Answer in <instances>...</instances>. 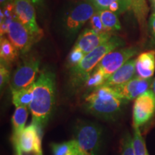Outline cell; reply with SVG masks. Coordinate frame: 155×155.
<instances>
[{
	"instance_id": "obj_14",
	"label": "cell",
	"mask_w": 155,
	"mask_h": 155,
	"mask_svg": "<svg viewBox=\"0 0 155 155\" xmlns=\"http://www.w3.org/2000/svg\"><path fill=\"white\" fill-rule=\"evenodd\" d=\"M135 59L127 61L123 66L108 77L104 86L114 87L128 82L135 77Z\"/></svg>"
},
{
	"instance_id": "obj_24",
	"label": "cell",
	"mask_w": 155,
	"mask_h": 155,
	"mask_svg": "<svg viewBox=\"0 0 155 155\" xmlns=\"http://www.w3.org/2000/svg\"><path fill=\"white\" fill-rule=\"evenodd\" d=\"M85 55L86 54L83 53L80 48L74 45L68 57V64L72 68L81 63Z\"/></svg>"
},
{
	"instance_id": "obj_26",
	"label": "cell",
	"mask_w": 155,
	"mask_h": 155,
	"mask_svg": "<svg viewBox=\"0 0 155 155\" xmlns=\"http://www.w3.org/2000/svg\"><path fill=\"white\" fill-rule=\"evenodd\" d=\"M121 155H136L133 137L129 134H127L121 140Z\"/></svg>"
},
{
	"instance_id": "obj_2",
	"label": "cell",
	"mask_w": 155,
	"mask_h": 155,
	"mask_svg": "<svg viewBox=\"0 0 155 155\" xmlns=\"http://www.w3.org/2000/svg\"><path fill=\"white\" fill-rule=\"evenodd\" d=\"M85 101L89 111L104 119H112L117 115L124 103L112 87L105 86L94 89Z\"/></svg>"
},
{
	"instance_id": "obj_32",
	"label": "cell",
	"mask_w": 155,
	"mask_h": 155,
	"mask_svg": "<svg viewBox=\"0 0 155 155\" xmlns=\"http://www.w3.org/2000/svg\"><path fill=\"white\" fill-rule=\"evenodd\" d=\"M152 90L153 91V92H154V94L155 95V78L153 80V83L152 84Z\"/></svg>"
},
{
	"instance_id": "obj_22",
	"label": "cell",
	"mask_w": 155,
	"mask_h": 155,
	"mask_svg": "<svg viewBox=\"0 0 155 155\" xmlns=\"http://www.w3.org/2000/svg\"><path fill=\"white\" fill-rule=\"evenodd\" d=\"M133 144L136 155H149L144 139L138 127H134Z\"/></svg>"
},
{
	"instance_id": "obj_11",
	"label": "cell",
	"mask_w": 155,
	"mask_h": 155,
	"mask_svg": "<svg viewBox=\"0 0 155 155\" xmlns=\"http://www.w3.org/2000/svg\"><path fill=\"white\" fill-rule=\"evenodd\" d=\"M153 80L154 79L152 78L145 79L135 76L128 82L112 88L124 101L127 102L136 99L141 94L149 90V88L152 86Z\"/></svg>"
},
{
	"instance_id": "obj_16",
	"label": "cell",
	"mask_w": 155,
	"mask_h": 155,
	"mask_svg": "<svg viewBox=\"0 0 155 155\" xmlns=\"http://www.w3.org/2000/svg\"><path fill=\"white\" fill-rule=\"evenodd\" d=\"M28 116V110L26 106L16 107L15 111L12 118L13 127V140L19 137L25 128V123Z\"/></svg>"
},
{
	"instance_id": "obj_31",
	"label": "cell",
	"mask_w": 155,
	"mask_h": 155,
	"mask_svg": "<svg viewBox=\"0 0 155 155\" xmlns=\"http://www.w3.org/2000/svg\"><path fill=\"white\" fill-rule=\"evenodd\" d=\"M16 155H38L35 154V153H25V152H16Z\"/></svg>"
},
{
	"instance_id": "obj_7",
	"label": "cell",
	"mask_w": 155,
	"mask_h": 155,
	"mask_svg": "<svg viewBox=\"0 0 155 155\" xmlns=\"http://www.w3.org/2000/svg\"><path fill=\"white\" fill-rule=\"evenodd\" d=\"M42 127L31 123L25 128L19 137L13 140L16 152H22L25 153H35L41 154L42 141Z\"/></svg>"
},
{
	"instance_id": "obj_18",
	"label": "cell",
	"mask_w": 155,
	"mask_h": 155,
	"mask_svg": "<svg viewBox=\"0 0 155 155\" xmlns=\"http://www.w3.org/2000/svg\"><path fill=\"white\" fill-rule=\"evenodd\" d=\"M50 147L53 155H78L80 152V148L75 139L62 143H53Z\"/></svg>"
},
{
	"instance_id": "obj_34",
	"label": "cell",
	"mask_w": 155,
	"mask_h": 155,
	"mask_svg": "<svg viewBox=\"0 0 155 155\" xmlns=\"http://www.w3.org/2000/svg\"><path fill=\"white\" fill-rule=\"evenodd\" d=\"M78 155H88V154H86V153L83 152L82 151L80 150V152H79V154H78Z\"/></svg>"
},
{
	"instance_id": "obj_9",
	"label": "cell",
	"mask_w": 155,
	"mask_h": 155,
	"mask_svg": "<svg viewBox=\"0 0 155 155\" xmlns=\"http://www.w3.org/2000/svg\"><path fill=\"white\" fill-rule=\"evenodd\" d=\"M138 52L139 48L137 47L115 50L110 52L103 58L96 68L101 69L108 78L127 61L131 60V58L137 55Z\"/></svg>"
},
{
	"instance_id": "obj_33",
	"label": "cell",
	"mask_w": 155,
	"mask_h": 155,
	"mask_svg": "<svg viewBox=\"0 0 155 155\" xmlns=\"http://www.w3.org/2000/svg\"><path fill=\"white\" fill-rule=\"evenodd\" d=\"M152 8L153 11H154V13H153V14H155V2H152Z\"/></svg>"
},
{
	"instance_id": "obj_23",
	"label": "cell",
	"mask_w": 155,
	"mask_h": 155,
	"mask_svg": "<svg viewBox=\"0 0 155 155\" xmlns=\"http://www.w3.org/2000/svg\"><path fill=\"white\" fill-rule=\"evenodd\" d=\"M90 1L96 7L97 11L108 9L110 5L116 2L123 4L129 7V9H131V6H132V0H90Z\"/></svg>"
},
{
	"instance_id": "obj_35",
	"label": "cell",
	"mask_w": 155,
	"mask_h": 155,
	"mask_svg": "<svg viewBox=\"0 0 155 155\" xmlns=\"http://www.w3.org/2000/svg\"><path fill=\"white\" fill-rule=\"evenodd\" d=\"M152 2H155V0H152Z\"/></svg>"
},
{
	"instance_id": "obj_10",
	"label": "cell",
	"mask_w": 155,
	"mask_h": 155,
	"mask_svg": "<svg viewBox=\"0 0 155 155\" xmlns=\"http://www.w3.org/2000/svg\"><path fill=\"white\" fill-rule=\"evenodd\" d=\"M7 36L12 43L22 53L28 52L38 38L31 33L17 19L9 23Z\"/></svg>"
},
{
	"instance_id": "obj_21",
	"label": "cell",
	"mask_w": 155,
	"mask_h": 155,
	"mask_svg": "<svg viewBox=\"0 0 155 155\" xmlns=\"http://www.w3.org/2000/svg\"><path fill=\"white\" fill-rule=\"evenodd\" d=\"M107 80V77L101 69L97 68L92 71L88 77L85 79V86L88 88L96 89L104 86Z\"/></svg>"
},
{
	"instance_id": "obj_20",
	"label": "cell",
	"mask_w": 155,
	"mask_h": 155,
	"mask_svg": "<svg viewBox=\"0 0 155 155\" xmlns=\"http://www.w3.org/2000/svg\"><path fill=\"white\" fill-rule=\"evenodd\" d=\"M98 12H99L103 24L107 32H111L114 31L121 30V23H120L117 14L110 11L109 9H104V10Z\"/></svg>"
},
{
	"instance_id": "obj_30",
	"label": "cell",
	"mask_w": 155,
	"mask_h": 155,
	"mask_svg": "<svg viewBox=\"0 0 155 155\" xmlns=\"http://www.w3.org/2000/svg\"><path fill=\"white\" fill-rule=\"evenodd\" d=\"M28 1L30 2L32 5H41L43 2V0H28Z\"/></svg>"
},
{
	"instance_id": "obj_8",
	"label": "cell",
	"mask_w": 155,
	"mask_h": 155,
	"mask_svg": "<svg viewBox=\"0 0 155 155\" xmlns=\"http://www.w3.org/2000/svg\"><path fill=\"white\" fill-rule=\"evenodd\" d=\"M155 114V95L149 89L135 99L133 106L134 127H141L147 124Z\"/></svg>"
},
{
	"instance_id": "obj_3",
	"label": "cell",
	"mask_w": 155,
	"mask_h": 155,
	"mask_svg": "<svg viewBox=\"0 0 155 155\" xmlns=\"http://www.w3.org/2000/svg\"><path fill=\"white\" fill-rule=\"evenodd\" d=\"M124 44V40L122 38L117 36H112L105 43L86 54L78 65L71 68L73 76L78 81H84L108 53L115 50L116 48L121 47Z\"/></svg>"
},
{
	"instance_id": "obj_27",
	"label": "cell",
	"mask_w": 155,
	"mask_h": 155,
	"mask_svg": "<svg viewBox=\"0 0 155 155\" xmlns=\"http://www.w3.org/2000/svg\"><path fill=\"white\" fill-rule=\"evenodd\" d=\"M9 78V65L3 62L0 64V87L2 88L8 82Z\"/></svg>"
},
{
	"instance_id": "obj_1",
	"label": "cell",
	"mask_w": 155,
	"mask_h": 155,
	"mask_svg": "<svg viewBox=\"0 0 155 155\" xmlns=\"http://www.w3.org/2000/svg\"><path fill=\"white\" fill-rule=\"evenodd\" d=\"M55 102V75L44 70L34 83L33 98L29 106L32 123L42 127L47 123Z\"/></svg>"
},
{
	"instance_id": "obj_36",
	"label": "cell",
	"mask_w": 155,
	"mask_h": 155,
	"mask_svg": "<svg viewBox=\"0 0 155 155\" xmlns=\"http://www.w3.org/2000/svg\"><path fill=\"white\" fill-rule=\"evenodd\" d=\"M38 155H42V154H38Z\"/></svg>"
},
{
	"instance_id": "obj_12",
	"label": "cell",
	"mask_w": 155,
	"mask_h": 155,
	"mask_svg": "<svg viewBox=\"0 0 155 155\" xmlns=\"http://www.w3.org/2000/svg\"><path fill=\"white\" fill-rule=\"evenodd\" d=\"M17 20L20 22L31 33L42 35V31L36 20L35 9L33 5L28 0H14Z\"/></svg>"
},
{
	"instance_id": "obj_15",
	"label": "cell",
	"mask_w": 155,
	"mask_h": 155,
	"mask_svg": "<svg viewBox=\"0 0 155 155\" xmlns=\"http://www.w3.org/2000/svg\"><path fill=\"white\" fill-rule=\"evenodd\" d=\"M136 74L141 78H151L155 71V51L141 53L136 59Z\"/></svg>"
},
{
	"instance_id": "obj_6",
	"label": "cell",
	"mask_w": 155,
	"mask_h": 155,
	"mask_svg": "<svg viewBox=\"0 0 155 155\" xmlns=\"http://www.w3.org/2000/svg\"><path fill=\"white\" fill-rule=\"evenodd\" d=\"M40 67V60L37 58H28L19 65L11 79L12 91L20 90L32 86L35 82Z\"/></svg>"
},
{
	"instance_id": "obj_25",
	"label": "cell",
	"mask_w": 155,
	"mask_h": 155,
	"mask_svg": "<svg viewBox=\"0 0 155 155\" xmlns=\"http://www.w3.org/2000/svg\"><path fill=\"white\" fill-rule=\"evenodd\" d=\"M90 25L92 30L98 32V33H111V32H107V30H106L105 27L102 22L98 11L96 12L90 19Z\"/></svg>"
},
{
	"instance_id": "obj_17",
	"label": "cell",
	"mask_w": 155,
	"mask_h": 155,
	"mask_svg": "<svg viewBox=\"0 0 155 155\" xmlns=\"http://www.w3.org/2000/svg\"><path fill=\"white\" fill-rule=\"evenodd\" d=\"M19 50L5 37H1L0 40V58L1 62L7 65L15 61L18 57Z\"/></svg>"
},
{
	"instance_id": "obj_13",
	"label": "cell",
	"mask_w": 155,
	"mask_h": 155,
	"mask_svg": "<svg viewBox=\"0 0 155 155\" xmlns=\"http://www.w3.org/2000/svg\"><path fill=\"white\" fill-rule=\"evenodd\" d=\"M111 33H98L92 29H86L79 35L75 46L88 54L111 38Z\"/></svg>"
},
{
	"instance_id": "obj_19",
	"label": "cell",
	"mask_w": 155,
	"mask_h": 155,
	"mask_svg": "<svg viewBox=\"0 0 155 155\" xmlns=\"http://www.w3.org/2000/svg\"><path fill=\"white\" fill-rule=\"evenodd\" d=\"M34 83L28 88L12 91V102L16 107L30 106L33 98Z\"/></svg>"
},
{
	"instance_id": "obj_28",
	"label": "cell",
	"mask_w": 155,
	"mask_h": 155,
	"mask_svg": "<svg viewBox=\"0 0 155 155\" xmlns=\"http://www.w3.org/2000/svg\"><path fill=\"white\" fill-rule=\"evenodd\" d=\"M149 28L152 35L153 40L155 42V14H152L149 21Z\"/></svg>"
},
{
	"instance_id": "obj_5",
	"label": "cell",
	"mask_w": 155,
	"mask_h": 155,
	"mask_svg": "<svg viewBox=\"0 0 155 155\" xmlns=\"http://www.w3.org/2000/svg\"><path fill=\"white\" fill-rule=\"evenodd\" d=\"M75 140L80 150L88 155H96L102 139V130L93 123H81L75 129Z\"/></svg>"
},
{
	"instance_id": "obj_4",
	"label": "cell",
	"mask_w": 155,
	"mask_h": 155,
	"mask_svg": "<svg viewBox=\"0 0 155 155\" xmlns=\"http://www.w3.org/2000/svg\"><path fill=\"white\" fill-rule=\"evenodd\" d=\"M96 12L98 11L90 0L77 3L63 17V28L65 33L70 37L74 36Z\"/></svg>"
},
{
	"instance_id": "obj_29",
	"label": "cell",
	"mask_w": 155,
	"mask_h": 155,
	"mask_svg": "<svg viewBox=\"0 0 155 155\" xmlns=\"http://www.w3.org/2000/svg\"><path fill=\"white\" fill-rule=\"evenodd\" d=\"M12 2H14V0H0V5H1V8H5L6 6Z\"/></svg>"
}]
</instances>
